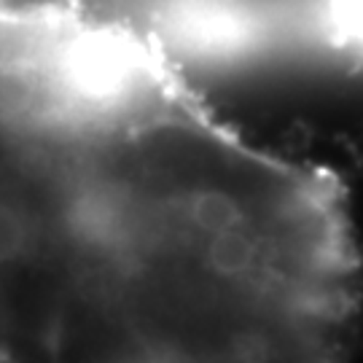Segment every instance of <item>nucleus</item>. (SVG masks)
<instances>
[{
  "instance_id": "nucleus-1",
  "label": "nucleus",
  "mask_w": 363,
  "mask_h": 363,
  "mask_svg": "<svg viewBox=\"0 0 363 363\" xmlns=\"http://www.w3.org/2000/svg\"><path fill=\"white\" fill-rule=\"evenodd\" d=\"M307 16L323 43L363 62V0H310Z\"/></svg>"
}]
</instances>
